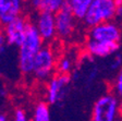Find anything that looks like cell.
<instances>
[{
	"instance_id": "10",
	"label": "cell",
	"mask_w": 122,
	"mask_h": 121,
	"mask_svg": "<svg viewBox=\"0 0 122 121\" xmlns=\"http://www.w3.org/2000/svg\"><path fill=\"white\" fill-rule=\"evenodd\" d=\"M119 42H104L87 38L85 43V50L87 55L95 58H107L114 55L119 50Z\"/></svg>"
},
{
	"instance_id": "5",
	"label": "cell",
	"mask_w": 122,
	"mask_h": 121,
	"mask_svg": "<svg viewBox=\"0 0 122 121\" xmlns=\"http://www.w3.org/2000/svg\"><path fill=\"white\" fill-rule=\"evenodd\" d=\"M71 75L64 73H57L52 75L46 85V99L50 105L57 104L63 99L71 83Z\"/></svg>"
},
{
	"instance_id": "15",
	"label": "cell",
	"mask_w": 122,
	"mask_h": 121,
	"mask_svg": "<svg viewBox=\"0 0 122 121\" xmlns=\"http://www.w3.org/2000/svg\"><path fill=\"white\" fill-rule=\"evenodd\" d=\"M73 55L74 53H66L58 59V62H57V72L58 73H71L74 68V63H75V58Z\"/></svg>"
},
{
	"instance_id": "12",
	"label": "cell",
	"mask_w": 122,
	"mask_h": 121,
	"mask_svg": "<svg viewBox=\"0 0 122 121\" xmlns=\"http://www.w3.org/2000/svg\"><path fill=\"white\" fill-rule=\"evenodd\" d=\"M30 3L36 11L57 13L66 5V0H30Z\"/></svg>"
},
{
	"instance_id": "20",
	"label": "cell",
	"mask_w": 122,
	"mask_h": 121,
	"mask_svg": "<svg viewBox=\"0 0 122 121\" xmlns=\"http://www.w3.org/2000/svg\"><path fill=\"white\" fill-rule=\"evenodd\" d=\"M116 18L122 20V0H117V13Z\"/></svg>"
},
{
	"instance_id": "9",
	"label": "cell",
	"mask_w": 122,
	"mask_h": 121,
	"mask_svg": "<svg viewBox=\"0 0 122 121\" xmlns=\"http://www.w3.org/2000/svg\"><path fill=\"white\" fill-rule=\"evenodd\" d=\"M34 24L36 25L38 32L45 42L49 43L56 38L57 28L55 13L46 12V11H37Z\"/></svg>"
},
{
	"instance_id": "6",
	"label": "cell",
	"mask_w": 122,
	"mask_h": 121,
	"mask_svg": "<svg viewBox=\"0 0 122 121\" xmlns=\"http://www.w3.org/2000/svg\"><path fill=\"white\" fill-rule=\"evenodd\" d=\"M56 15V28H57V37L62 40H69L72 38L76 28V18L72 10L64 5L61 10H59Z\"/></svg>"
},
{
	"instance_id": "8",
	"label": "cell",
	"mask_w": 122,
	"mask_h": 121,
	"mask_svg": "<svg viewBox=\"0 0 122 121\" xmlns=\"http://www.w3.org/2000/svg\"><path fill=\"white\" fill-rule=\"evenodd\" d=\"M28 24L30 23L26 21V19L20 15L3 25V33L7 38L8 45L19 47L25 37Z\"/></svg>"
},
{
	"instance_id": "21",
	"label": "cell",
	"mask_w": 122,
	"mask_h": 121,
	"mask_svg": "<svg viewBox=\"0 0 122 121\" xmlns=\"http://www.w3.org/2000/svg\"><path fill=\"white\" fill-rule=\"evenodd\" d=\"M8 116L5 114H2V112H1V114H0V121H7L8 120Z\"/></svg>"
},
{
	"instance_id": "14",
	"label": "cell",
	"mask_w": 122,
	"mask_h": 121,
	"mask_svg": "<svg viewBox=\"0 0 122 121\" xmlns=\"http://www.w3.org/2000/svg\"><path fill=\"white\" fill-rule=\"evenodd\" d=\"M32 120L34 121H49L50 120V109L49 103L47 101H38L34 106Z\"/></svg>"
},
{
	"instance_id": "7",
	"label": "cell",
	"mask_w": 122,
	"mask_h": 121,
	"mask_svg": "<svg viewBox=\"0 0 122 121\" xmlns=\"http://www.w3.org/2000/svg\"><path fill=\"white\" fill-rule=\"evenodd\" d=\"M122 32L120 26L112 21L99 23L89 27L88 38L104 42H120Z\"/></svg>"
},
{
	"instance_id": "1",
	"label": "cell",
	"mask_w": 122,
	"mask_h": 121,
	"mask_svg": "<svg viewBox=\"0 0 122 121\" xmlns=\"http://www.w3.org/2000/svg\"><path fill=\"white\" fill-rule=\"evenodd\" d=\"M45 40L41 36L34 23L27 26L25 37L19 46V68L24 76H32L34 60L37 53L44 46Z\"/></svg>"
},
{
	"instance_id": "17",
	"label": "cell",
	"mask_w": 122,
	"mask_h": 121,
	"mask_svg": "<svg viewBox=\"0 0 122 121\" xmlns=\"http://www.w3.org/2000/svg\"><path fill=\"white\" fill-rule=\"evenodd\" d=\"M12 119L14 121H26L28 120V117H27V112L23 108H15L13 110V114H12Z\"/></svg>"
},
{
	"instance_id": "18",
	"label": "cell",
	"mask_w": 122,
	"mask_h": 121,
	"mask_svg": "<svg viewBox=\"0 0 122 121\" xmlns=\"http://www.w3.org/2000/svg\"><path fill=\"white\" fill-rule=\"evenodd\" d=\"M121 68H122V55L114 53L111 64H110V69L111 70H120Z\"/></svg>"
},
{
	"instance_id": "22",
	"label": "cell",
	"mask_w": 122,
	"mask_h": 121,
	"mask_svg": "<svg viewBox=\"0 0 122 121\" xmlns=\"http://www.w3.org/2000/svg\"><path fill=\"white\" fill-rule=\"evenodd\" d=\"M119 117L120 118H122V98H121V100H120V103H119Z\"/></svg>"
},
{
	"instance_id": "4",
	"label": "cell",
	"mask_w": 122,
	"mask_h": 121,
	"mask_svg": "<svg viewBox=\"0 0 122 121\" xmlns=\"http://www.w3.org/2000/svg\"><path fill=\"white\" fill-rule=\"evenodd\" d=\"M119 97L113 93L104 94L94 103L92 108L93 121H113L119 116Z\"/></svg>"
},
{
	"instance_id": "3",
	"label": "cell",
	"mask_w": 122,
	"mask_h": 121,
	"mask_svg": "<svg viewBox=\"0 0 122 121\" xmlns=\"http://www.w3.org/2000/svg\"><path fill=\"white\" fill-rule=\"evenodd\" d=\"M57 62L58 59L53 48L44 45L35 57L32 76L38 82L48 81L57 70Z\"/></svg>"
},
{
	"instance_id": "11",
	"label": "cell",
	"mask_w": 122,
	"mask_h": 121,
	"mask_svg": "<svg viewBox=\"0 0 122 121\" xmlns=\"http://www.w3.org/2000/svg\"><path fill=\"white\" fill-rule=\"evenodd\" d=\"M23 10V0H0V24L5 25L20 16Z\"/></svg>"
},
{
	"instance_id": "19",
	"label": "cell",
	"mask_w": 122,
	"mask_h": 121,
	"mask_svg": "<svg viewBox=\"0 0 122 121\" xmlns=\"http://www.w3.org/2000/svg\"><path fill=\"white\" fill-rule=\"evenodd\" d=\"M7 45H8V42H7L5 33H3V31H0V55L5 50Z\"/></svg>"
},
{
	"instance_id": "16",
	"label": "cell",
	"mask_w": 122,
	"mask_h": 121,
	"mask_svg": "<svg viewBox=\"0 0 122 121\" xmlns=\"http://www.w3.org/2000/svg\"><path fill=\"white\" fill-rule=\"evenodd\" d=\"M111 89L114 95L118 96L119 98H122V69L118 72L117 76L114 79L111 86Z\"/></svg>"
},
{
	"instance_id": "13",
	"label": "cell",
	"mask_w": 122,
	"mask_h": 121,
	"mask_svg": "<svg viewBox=\"0 0 122 121\" xmlns=\"http://www.w3.org/2000/svg\"><path fill=\"white\" fill-rule=\"evenodd\" d=\"M93 0H66V5L77 20H83Z\"/></svg>"
},
{
	"instance_id": "23",
	"label": "cell",
	"mask_w": 122,
	"mask_h": 121,
	"mask_svg": "<svg viewBox=\"0 0 122 121\" xmlns=\"http://www.w3.org/2000/svg\"><path fill=\"white\" fill-rule=\"evenodd\" d=\"M0 75H1V71H0Z\"/></svg>"
},
{
	"instance_id": "2",
	"label": "cell",
	"mask_w": 122,
	"mask_h": 121,
	"mask_svg": "<svg viewBox=\"0 0 122 121\" xmlns=\"http://www.w3.org/2000/svg\"><path fill=\"white\" fill-rule=\"evenodd\" d=\"M117 13V0H93L83 18V23L92 27L99 23L112 21Z\"/></svg>"
}]
</instances>
